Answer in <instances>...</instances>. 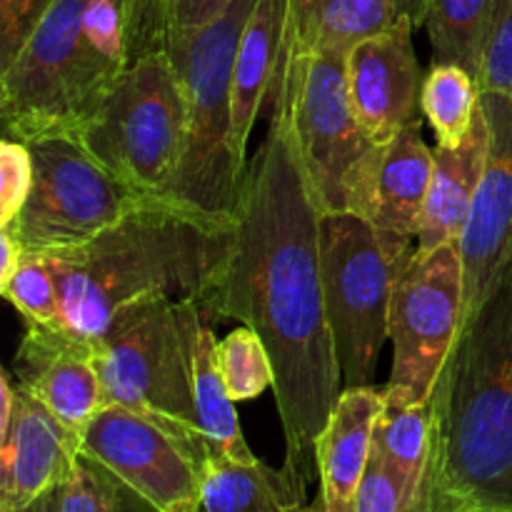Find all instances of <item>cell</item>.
<instances>
[{
	"label": "cell",
	"instance_id": "19",
	"mask_svg": "<svg viewBox=\"0 0 512 512\" xmlns=\"http://www.w3.org/2000/svg\"><path fill=\"white\" fill-rule=\"evenodd\" d=\"M485 158H488V123L480 105L473 130L463 143L455 148L435 145L433 175H430L428 198H425L418 243H415L418 253L460 243L478 195Z\"/></svg>",
	"mask_w": 512,
	"mask_h": 512
},
{
	"label": "cell",
	"instance_id": "7",
	"mask_svg": "<svg viewBox=\"0 0 512 512\" xmlns=\"http://www.w3.org/2000/svg\"><path fill=\"white\" fill-rule=\"evenodd\" d=\"M408 263L355 213L320 215V268L325 308L333 330L343 388L373 385L388 320L393 285Z\"/></svg>",
	"mask_w": 512,
	"mask_h": 512
},
{
	"label": "cell",
	"instance_id": "26",
	"mask_svg": "<svg viewBox=\"0 0 512 512\" xmlns=\"http://www.w3.org/2000/svg\"><path fill=\"white\" fill-rule=\"evenodd\" d=\"M423 115L433 125L438 145L455 148L468 138L480 110V85L460 65H430L423 80Z\"/></svg>",
	"mask_w": 512,
	"mask_h": 512
},
{
	"label": "cell",
	"instance_id": "34",
	"mask_svg": "<svg viewBox=\"0 0 512 512\" xmlns=\"http://www.w3.org/2000/svg\"><path fill=\"white\" fill-rule=\"evenodd\" d=\"M478 85L480 93L483 90L512 93V0L500 3V13L495 20L493 35H490L488 50H485Z\"/></svg>",
	"mask_w": 512,
	"mask_h": 512
},
{
	"label": "cell",
	"instance_id": "36",
	"mask_svg": "<svg viewBox=\"0 0 512 512\" xmlns=\"http://www.w3.org/2000/svg\"><path fill=\"white\" fill-rule=\"evenodd\" d=\"M23 255V248L15 243L13 235H10L8 230H0V260H3V263H0V285H5L13 278L18 265L23 263Z\"/></svg>",
	"mask_w": 512,
	"mask_h": 512
},
{
	"label": "cell",
	"instance_id": "38",
	"mask_svg": "<svg viewBox=\"0 0 512 512\" xmlns=\"http://www.w3.org/2000/svg\"><path fill=\"white\" fill-rule=\"evenodd\" d=\"M35 512H60V503H58V488L50 490L48 495H43V498L35 503Z\"/></svg>",
	"mask_w": 512,
	"mask_h": 512
},
{
	"label": "cell",
	"instance_id": "25",
	"mask_svg": "<svg viewBox=\"0 0 512 512\" xmlns=\"http://www.w3.org/2000/svg\"><path fill=\"white\" fill-rule=\"evenodd\" d=\"M503 0H428L425 28L433 63L460 65L480 78Z\"/></svg>",
	"mask_w": 512,
	"mask_h": 512
},
{
	"label": "cell",
	"instance_id": "17",
	"mask_svg": "<svg viewBox=\"0 0 512 512\" xmlns=\"http://www.w3.org/2000/svg\"><path fill=\"white\" fill-rule=\"evenodd\" d=\"M80 458V435L10 378V420L0 428V512H18L58 488Z\"/></svg>",
	"mask_w": 512,
	"mask_h": 512
},
{
	"label": "cell",
	"instance_id": "21",
	"mask_svg": "<svg viewBox=\"0 0 512 512\" xmlns=\"http://www.w3.org/2000/svg\"><path fill=\"white\" fill-rule=\"evenodd\" d=\"M290 0H258L245 23L233 65V140L245 160L250 133L273 88L288 30Z\"/></svg>",
	"mask_w": 512,
	"mask_h": 512
},
{
	"label": "cell",
	"instance_id": "29",
	"mask_svg": "<svg viewBox=\"0 0 512 512\" xmlns=\"http://www.w3.org/2000/svg\"><path fill=\"white\" fill-rule=\"evenodd\" d=\"M123 483L95 460H75L68 478L58 485L60 512H125Z\"/></svg>",
	"mask_w": 512,
	"mask_h": 512
},
{
	"label": "cell",
	"instance_id": "32",
	"mask_svg": "<svg viewBox=\"0 0 512 512\" xmlns=\"http://www.w3.org/2000/svg\"><path fill=\"white\" fill-rule=\"evenodd\" d=\"M55 0H0V70L15 60Z\"/></svg>",
	"mask_w": 512,
	"mask_h": 512
},
{
	"label": "cell",
	"instance_id": "24",
	"mask_svg": "<svg viewBox=\"0 0 512 512\" xmlns=\"http://www.w3.org/2000/svg\"><path fill=\"white\" fill-rule=\"evenodd\" d=\"M373 448L403 483L410 510L425 512L428 475L430 463H433V405L430 400L405 403L385 390L383 410L375 423Z\"/></svg>",
	"mask_w": 512,
	"mask_h": 512
},
{
	"label": "cell",
	"instance_id": "40",
	"mask_svg": "<svg viewBox=\"0 0 512 512\" xmlns=\"http://www.w3.org/2000/svg\"><path fill=\"white\" fill-rule=\"evenodd\" d=\"M305 512H323V508H320V500L315 505H308V510H305Z\"/></svg>",
	"mask_w": 512,
	"mask_h": 512
},
{
	"label": "cell",
	"instance_id": "5",
	"mask_svg": "<svg viewBox=\"0 0 512 512\" xmlns=\"http://www.w3.org/2000/svg\"><path fill=\"white\" fill-rule=\"evenodd\" d=\"M258 0H230L213 20L168 38L165 50L185 93V148L165 198L210 218L233 220L245 163L233 140V65Z\"/></svg>",
	"mask_w": 512,
	"mask_h": 512
},
{
	"label": "cell",
	"instance_id": "8",
	"mask_svg": "<svg viewBox=\"0 0 512 512\" xmlns=\"http://www.w3.org/2000/svg\"><path fill=\"white\" fill-rule=\"evenodd\" d=\"M90 345L105 405H125L180 433L203 438L195 418L178 298L150 295L128 303Z\"/></svg>",
	"mask_w": 512,
	"mask_h": 512
},
{
	"label": "cell",
	"instance_id": "16",
	"mask_svg": "<svg viewBox=\"0 0 512 512\" xmlns=\"http://www.w3.org/2000/svg\"><path fill=\"white\" fill-rule=\"evenodd\" d=\"M10 378L80 438L105 408L93 345L68 328L25 323Z\"/></svg>",
	"mask_w": 512,
	"mask_h": 512
},
{
	"label": "cell",
	"instance_id": "37",
	"mask_svg": "<svg viewBox=\"0 0 512 512\" xmlns=\"http://www.w3.org/2000/svg\"><path fill=\"white\" fill-rule=\"evenodd\" d=\"M398 10L405 20L413 23V28H420L428 15V0H398Z\"/></svg>",
	"mask_w": 512,
	"mask_h": 512
},
{
	"label": "cell",
	"instance_id": "11",
	"mask_svg": "<svg viewBox=\"0 0 512 512\" xmlns=\"http://www.w3.org/2000/svg\"><path fill=\"white\" fill-rule=\"evenodd\" d=\"M465 315L460 245L415 250L400 268L390 300L393 368L385 390L405 403H428Z\"/></svg>",
	"mask_w": 512,
	"mask_h": 512
},
{
	"label": "cell",
	"instance_id": "4",
	"mask_svg": "<svg viewBox=\"0 0 512 512\" xmlns=\"http://www.w3.org/2000/svg\"><path fill=\"white\" fill-rule=\"evenodd\" d=\"M133 0H55L0 70L5 133L75 138L130 65Z\"/></svg>",
	"mask_w": 512,
	"mask_h": 512
},
{
	"label": "cell",
	"instance_id": "28",
	"mask_svg": "<svg viewBox=\"0 0 512 512\" xmlns=\"http://www.w3.org/2000/svg\"><path fill=\"white\" fill-rule=\"evenodd\" d=\"M0 290H3V298L23 315L25 323L65 328L53 268L40 255H23V263L18 265L8 283L0 285Z\"/></svg>",
	"mask_w": 512,
	"mask_h": 512
},
{
	"label": "cell",
	"instance_id": "39",
	"mask_svg": "<svg viewBox=\"0 0 512 512\" xmlns=\"http://www.w3.org/2000/svg\"><path fill=\"white\" fill-rule=\"evenodd\" d=\"M453 512H512V510H495V508H468V510H453Z\"/></svg>",
	"mask_w": 512,
	"mask_h": 512
},
{
	"label": "cell",
	"instance_id": "9",
	"mask_svg": "<svg viewBox=\"0 0 512 512\" xmlns=\"http://www.w3.org/2000/svg\"><path fill=\"white\" fill-rule=\"evenodd\" d=\"M345 60L348 55L295 53L283 45L268 95L288 115L320 215L348 210L350 185L375 145L355 118Z\"/></svg>",
	"mask_w": 512,
	"mask_h": 512
},
{
	"label": "cell",
	"instance_id": "30",
	"mask_svg": "<svg viewBox=\"0 0 512 512\" xmlns=\"http://www.w3.org/2000/svg\"><path fill=\"white\" fill-rule=\"evenodd\" d=\"M33 190V155L28 143L3 138L0 143V228L13 223Z\"/></svg>",
	"mask_w": 512,
	"mask_h": 512
},
{
	"label": "cell",
	"instance_id": "27",
	"mask_svg": "<svg viewBox=\"0 0 512 512\" xmlns=\"http://www.w3.org/2000/svg\"><path fill=\"white\" fill-rule=\"evenodd\" d=\"M218 370L228 395L235 403L255 400L273 388L275 368L270 360L268 345L248 325H240L233 333L218 340Z\"/></svg>",
	"mask_w": 512,
	"mask_h": 512
},
{
	"label": "cell",
	"instance_id": "23",
	"mask_svg": "<svg viewBox=\"0 0 512 512\" xmlns=\"http://www.w3.org/2000/svg\"><path fill=\"white\" fill-rule=\"evenodd\" d=\"M305 488L290 470L210 455L203 468V512H305Z\"/></svg>",
	"mask_w": 512,
	"mask_h": 512
},
{
	"label": "cell",
	"instance_id": "13",
	"mask_svg": "<svg viewBox=\"0 0 512 512\" xmlns=\"http://www.w3.org/2000/svg\"><path fill=\"white\" fill-rule=\"evenodd\" d=\"M488 123V158L470 220L460 238L465 315L473 318L512 265V93H480Z\"/></svg>",
	"mask_w": 512,
	"mask_h": 512
},
{
	"label": "cell",
	"instance_id": "1",
	"mask_svg": "<svg viewBox=\"0 0 512 512\" xmlns=\"http://www.w3.org/2000/svg\"><path fill=\"white\" fill-rule=\"evenodd\" d=\"M195 300L208 320H238L268 345L285 470L308 485L343 373L325 308L320 210L280 105L270 103L268 135L245 168L228 258Z\"/></svg>",
	"mask_w": 512,
	"mask_h": 512
},
{
	"label": "cell",
	"instance_id": "3",
	"mask_svg": "<svg viewBox=\"0 0 512 512\" xmlns=\"http://www.w3.org/2000/svg\"><path fill=\"white\" fill-rule=\"evenodd\" d=\"M230 245L233 220L158 195L88 243L40 258L53 268L65 328L93 343L128 303L150 295L198 298Z\"/></svg>",
	"mask_w": 512,
	"mask_h": 512
},
{
	"label": "cell",
	"instance_id": "20",
	"mask_svg": "<svg viewBox=\"0 0 512 512\" xmlns=\"http://www.w3.org/2000/svg\"><path fill=\"white\" fill-rule=\"evenodd\" d=\"M178 310L185 343H188L195 418H198V430L208 445V453L223 455L238 463H255L258 458L245 443L243 428L235 413V400L228 395L223 375L218 370V358H215L218 340L208 318L195 298H178Z\"/></svg>",
	"mask_w": 512,
	"mask_h": 512
},
{
	"label": "cell",
	"instance_id": "35",
	"mask_svg": "<svg viewBox=\"0 0 512 512\" xmlns=\"http://www.w3.org/2000/svg\"><path fill=\"white\" fill-rule=\"evenodd\" d=\"M230 0H173V23L170 35L180 30H193L213 20ZM168 45V43H165Z\"/></svg>",
	"mask_w": 512,
	"mask_h": 512
},
{
	"label": "cell",
	"instance_id": "15",
	"mask_svg": "<svg viewBox=\"0 0 512 512\" xmlns=\"http://www.w3.org/2000/svg\"><path fill=\"white\" fill-rule=\"evenodd\" d=\"M413 23L400 18L348 53V88L355 118L373 143H388L420 123L423 75L413 48Z\"/></svg>",
	"mask_w": 512,
	"mask_h": 512
},
{
	"label": "cell",
	"instance_id": "22",
	"mask_svg": "<svg viewBox=\"0 0 512 512\" xmlns=\"http://www.w3.org/2000/svg\"><path fill=\"white\" fill-rule=\"evenodd\" d=\"M400 18L398 0H290L285 48L348 55Z\"/></svg>",
	"mask_w": 512,
	"mask_h": 512
},
{
	"label": "cell",
	"instance_id": "41",
	"mask_svg": "<svg viewBox=\"0 0 512 512\" xmlns=\"http://www.w3.org/2000/svg\"><path fill=\"white\" fill-rule=\"evenodd\" d=\"M18 512H35V505H30V508H25V510H18Z\"/></svg>",
	"mask_w": 512,
	"mask_h": 512
},
{
	"label": "cell",
	"instance_id": "31",
	"mask_svg": "<svg viewBox=\"0 0 512 512\" xmlns=\"http://www.w3.org/2000/svg\"><path fill=\"white\" fill-rule=\"evenodd\" d=\"M353 512H413L403 483L373 448L360 488L355 493Z\"/></svg>",
	"mask_w": 512,
	"mask_h": 512
},
{
	"label": "cell",
	"instance_id": "6",
	"mask_svg": "<svg viewBox=\"0 0 512 512\" xmlns=\"http://www.w3.org/2000/svg\"><path fill=\"white\" fill-rule=\"evenodd\" d=\"M75 140L128 188L165 198L185 148V93L168 50L133 60Z\"/></svg>",
	"mask_w": 512,
	"mask_h": 512
},
{
	"label": "cell",
	"instance_id": "10",
	"mask_svg": "<svg viewBox=\"0 0 512 512\" xmlns=\"http://www.w3.org/2000/svg\"><path fill=\"white\" fill-rule=\"evenodd\" d=\"M33 190L8 230L25 255H48L83 245L113 228L130 210L158 195H143L110 175L75 138L28 143Z\"/></svg>",
	"mask_w": 512,
	"mask_h": 512
},
{
	"label": "cell",
	"instance_id": "2",
	"mask_svg": "<svg viewBox=\"0 0 512 512\" xmlns=\"http://www.w3.org/2000/svg\"><path fill=\"white\" fill-rule=\"evenodd\" d=\"M425 512L512 510V265L435 383Z\"/></svg>",
	"mask_w": 512,
	"mask_h": 512
},
{
	"label": "cell",
	"instance_id": "33",
	"mask_svg": "<svg viewBox=\"0 0 512 512\" xmlns=\"http://www.w3.org/2000/svg\"><path fill=\"white\" fill-rule=\"evenodd\" d=\"M173 23V0H133L130 15V63L165 50Z\"/></svg>",
	"mask_w": 512,
	"mask_h": 512
},
{
	"label": "cell",
	"instance_id": "18",
	"mask_svg": "<svg viewBox=\"0 0 512 512\" xmlns=\"http://www.w3.org/2000/svg\"><path fill=\"white\" fill-rule=\"evenodd\" d=\"M385 390L378 385L343 388L328 425L315 445L323 512H353L355 493L373 453V435L383 410Z\"/></svg>",
	"mask_w": 512,
	"mask_h": 512
},
{
	"label": "cell",
	"instance_id": "12",
	"mask_svg": "<svg viewBox=\"0 0 512 512\" xmlns=\"http://www.w3.org/2000/svg\"><path fill=\"white\" fill-rule=\"evenodd\" d=\"M80 453L103 465L153 512H203V438L125 405H105L85 428Z\"/></svg>",
	"mask_w": 512,
	"mask_h": 512
},
{
	"label": "cell",
	"instance_id": "14",
	"mask_svg": "<svg viewBox=\"0 0 512 512\" xmlns=\"http://www.w3.org/2000/svg\"><path fill=\"white\" fill-rule=\"evenodd\" d=\"M433 175V150L425 145L420 123L400 130L388 143H375L350 185L348 210L368 220L380 238L410 258L420 233V218Z\"/></svg>",
	"mask_w": 512,
	"mask_h": 512
}]
</instances>
